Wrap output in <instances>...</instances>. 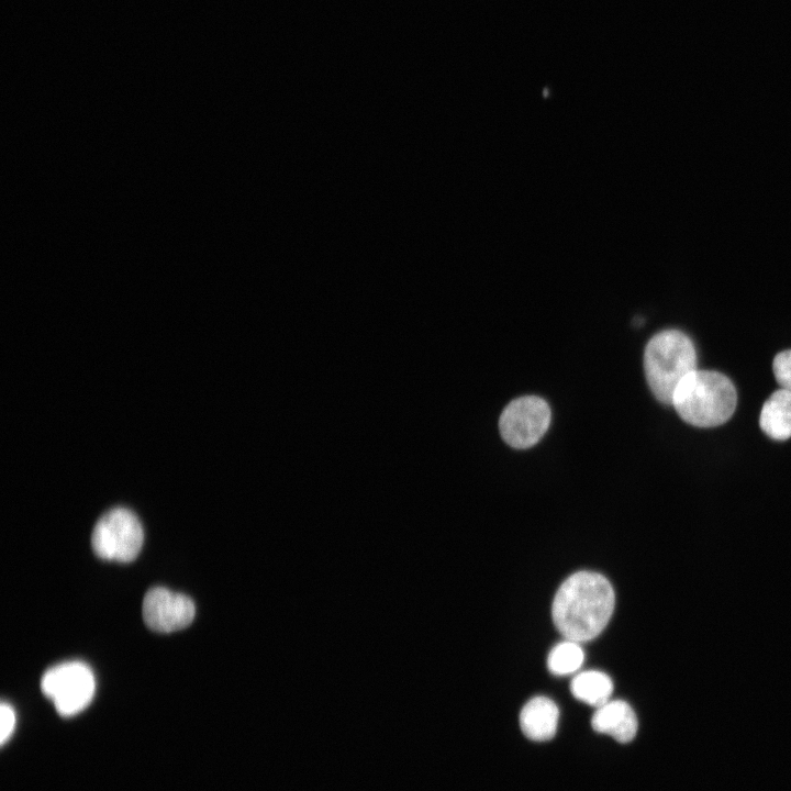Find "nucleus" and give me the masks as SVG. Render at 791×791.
<instances>
[{
	"instance_id": "nucleus-8",
	"label": "nucleus",
	"mask_w": 791,
	"mask_h": 791,
	"mask_svg": "<svg viewBox=\"0 0 791 791\" xmlns=\"http://www.w3.org/2000/svg\"><path fill=\"white\" fill-rule=\"evenodd\" d=\"M591 726L597 733L606 734L617 743L626 744L636 736L638 722L628 703L615 700L597 708Z\"/></svg>"
},
{
	"instance_id": "nucleus-3",
	"label": "nucleus",
	"mask_w": 791,
	"mask_h": 791,
	"mask_svg": "<svg viewBox=\"0 0 791 791\" xmlns=\"http://www.w3.org/2000/svg\"><path fill=\"white\" fill-rule=\"evenodd\" d=\"M692 341L678 330L654 335L644 352V370L653 394L664 404H672L679 383L697 370Z\"/></svg>"
},
{
	"instance_id": "nucleus-10",
	"label": "nucleus",
	"mask_w": 791,
	"mask_h": 791,
	"mask_svg": "<svg viewBox=\"0 0 791 791\" xmlns=\"http://www.w3.org/2000/svg\"><path fill=\"white\" fill-rule=\"evenodd\" d=\"M759 424L762 432L772 439L791 437V391L780 389L764 403Z\"/></svg>"
},
{
	"instance_id": "nucleus-14",
	"label": "nucleus",
	"mask_w": 791,
	"mask_h": 791,
	"mask_svg": "<svg viewBox=\"0 0 791 791\" xmlns=\"http://www.w3.org/2000/svg\"><path fill=\"white\" fill-rule=\"evenodd\" d=\"M0 718H1V734H0V740L3 745L11 736L12 732L14 731L15 726V714L11 705L7 703H1L0 708Z\"/></svg>"
},
{
	"instance_id": "nucleus-1",
	"label": "nucleus",
	"mask_w": 791,
	"mask_h": 791,
	"mask_svg": "<svg viewBox=\"0 0 791 791\" xmlns=\"http://www.w3.org/2000/svg\"><path fill=\"white\" fill-rule=\"evenodd\" d=\"M614 602L613 588L604 576L578 571L558 588L552 606L553 621L566 639L590 640L609 623Z\"/></svg>"
},
{
	"instance_id": "nucleus-13",
	"label": "nucleus",
	"mask_w": 791,
	"mask_h": 791,
	"mask_svg": "<svg viewBox=\"0 0 791 791\" xmlns=\"http://www.w3.org/2000/svg\"><path fill=\"white\" fill-rule=\"evenodd\" d=\"M772 369L782 389L791 391V349L781 352L775 357Z\"/></svg>"
},
{
	"instance_id": "nucleus-11",
	"label": "nucleus",
	"mask_w": 791,
	"mask_h": 791,
	"mask_svg": "<svg viewBox=\"0 0 791 791\" xmlns=\"http://www.w3.org/2000/svg\"><path fill=\"white\" fill-rule=\"evenodd\" d=\"M570 690L579 701L599 708L610 701L613 682L604 672L583 671L572 679Z\"/></svg>"
},
{
	"instance_id": "nucleus-6",
	"label": "nucleus",
	"mask_w": 791,
	"mask_h": 791,
	"mask_svg": "<svg viewBox=\"0 0 791 791\" xmlns=\"http://www.w3.org/2000/svg\"><path fill=\"white\" fill-rule=\"evenodd\" d=\"M547 402L536 396H524L511 401L502 411L499 430L506 444L524 449L535 445L550 423Z\"/></svg>"
},
{
	"instance_id": "nucleus-5",
	"label": "nucleus",
	"mask_w": 791,
	"mask_h": 791,
	"mask_svg": "<svg viewBox=\"0 0 791 791\" xmlns=\"http://www.w3.org/2000/svg\"><path fill=\"white\" fill-rule=\"evenodd\" d=\"M41 688L60 715L71 716L90 703L96 681L86 664L68 661L49 668L42 677Z\"/></svg>"
},
{
	"instance_id": "nucleus-2",
	"label": "nucleus",
	"mask_w": 791,
	"mask_h": 791,
	"mask_svg": "<svg viewBox=\"0 0 791 791\" xmlns=\"http://www.w3.org/2000/svg\"><path fill=\"white\" fill-rule=\"evenodd\" d=\"M737 393L733 382L723 374L694 370L677 387L672 405L679 416L697 427H714L725 423L734 413Z\"/></svg>"
},
{
	"instance_id": "nucleus-4",
	"label": "nucleus",
	"mask_w": 791,
	"mask_h": 791,
	"mask_svg": "<svg viewBox=\"0 0 791 791\" xmlns=\"http://www.w3.org/2000/svg\"><path fill=\"white\" fill-rule=\"evenodd\" d=\"M143 539V527L137 516L127 509L114 508L97 521L91 546L101 559L130 562L137 557Z\"/></svg>"
},
{
	"instance_id": "nucleus-7",
	"label": "nucleus",
	"mask_w": 791,
	"mask_h": 791,
	"mask_svg": "<svg viewBox=\"0 0 791 791\" xmlns=\"http://www.w3.org/2000/svg\"><path fill=\"white\" fill-rule=\"evenodd\" d=\"M142 614L151 630L171 633L187 627L192 622L196 606L189 597L156 587L146 592Z\"/></svg>"
},
{
	"instance_id": "nucleus-9",
	"label": "nucleus",
	"mask_w": 791,
	"mask_h": 791,
	"mask_svg": "<svg viewBox=\"0 0 791 791\" xmlns=\"http://www.w3.org/2000/svg\"><path fill=\"white\" fill-rule=\"evenodd\" d=\"M558 718L559 710L554 701L546 697H535L523 706L520 726L527 738L545 742L555 736Z\"/></svg>"
},
{
	"instance_id": "nucleus-12",
	"label": "nucleus",
	"mask_w": 791,
	"mask_h": 791,
	"mask_svg": "<svg viewBox=\"0 0 791 791\" xmlns=\"http://www.w3.org/2000/svg\"><path fill=\"white\" fill-rule=\"evenodd\" d=\"M583 657L579 643L567 639L550 650L547 666L554 675H568L581 666Z\"/></svg>"
}]
</instances>
